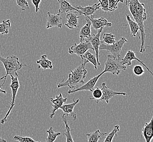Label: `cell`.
Here are the masks:
<instances>
[{
	"label": "cell",
	"mask_w": 153,
	"mask_h": 142,
	"mask_svg": "<svg viewBox=\"0 0 153 142\" xmlns=\"http://www.w3.org/2000/svg\"><path fill=\"white\" fill-rule=\"evenodd\" d=\"M86 23L82 27L79 33L80 42L84 40H89L92 36L91 35V22L87 17L85 16Z\"/></svg>",
	"instance_id": "17"
},
{
	"label": "cell",
	"mask_w": 153,
	"mask_h": 142,
	"mask_svg": "<svg viewBox=\"0 0 153 142\" xmlns=\"http://www.w3.org/2000/svg\"><path fill=\"white\" fill-rule=\"evenodd\" d=\"M0 61L3 64L6 72V75L0 78V80H4L1 87H3L6 83L7 76L10 75V77H18L17 72L22 69L24 66H29L27 65H24L19 61L18 57L16 55L8 56L6 58L0 55Z\"/></svg>",
	"instance_id": "3"
},
{
	"label": "cell",
	"mask_w": 153,
	"mask_h": 142,
	"mask_svg": "<svg viewBox=\"0 0 153 142\" xmlns=\"http://www.w3.org/2000/svg\"><path fill=\"white\" fill-rule=\"evenodd\" d=\"M102 74H104L101 72V73L98 74V75H96L95 77L89 79L86 83L84 84L83 85L80 86L76 89L69 90L68 91V93L71 94L80 91H90L91 92H92L93 90L94 89L95 84L97 83L99 78L100 77Z\"/></svg>",
	"instance_id": "9"
},
{
	"label": "cell",
	"mask_w": 153,
	"mask_h": 142,
	"mask_svg": "<svg viewBox=\"0 0 153 142\" xmlns=\"http://www.w3.org/2000/svg\"><path fill=\"white\" fill-rule=\"evenodd\" d=\"M134 60H136L138 61V62L141 63V64L147 69V71H148L150 74L153 76V72L150 71L146 65L144 64V62H142L140 59H138L137 58L134 52H133L132 50H128L126 54V55L123 58H122V57L120 58V61L123 66H125L127 67V66H130L132 65V61Z\"/></svg>",
	"instance_id": "10"
},
{
	"label": "cell",
	"mask_w": 153,
	"mask_h": 142,
	"mask_svg": "<svg viewBox=\"0 0 153 142\" xmlns=\"http://www.w3.org/2000/svg\"><path fill=\"white\" fill-rule=\"evenodd\" d=\"M11 26L9 19L3 20L0 24V34H6L9 33V28Z\"/></svg>",
	"instance_id": "27"
},
{
	"label": "cell",
	"mask_w": 153,
	"mask_h": 142,
	"mask_svg": "<svg viewBox=\"0 0 153 142\" xmlns=\"http://www.w3.org/2000/svg\"><path fill=\"white\" fill-rule=\"evenodd\" d=\"M92 94H93V97L90 98V99H95L97 101V102L98 103L99 100L101 99L102 95V92L101 88H100L99 87H96L92 91Z\"/></svg>",
	"instance_id": "30"
},
{
	"label": "cell",
	"mask_w": 153,
	"mask_h": 142,
	"mask_svg": "<svg viewBox=\"0 0 153 142\" xmlns=\"http://www.w3.org/2000/svg\"><path fill=\"white\" fill-rule=\"evenodd\" d=\"M13 139L19 142H43L36 141L31 137L26 136H15L13 137Z\"/></svg>",
	"instance_id": "31"
},
{
	"label": "cell",
	"mask_w": 153,
	"mask_h": 142,
	"mask_svg": "<svg viewBox=\"0 0 153 142\" xmlns=\"http://www.w3.org/2000/svg\"><path fill=\"white\" fill-rule=\"evenodd\" d=\"M107 135V133H101L100 130H97L93 132L87 133L86 136L88 138V142H98L99 139Z\"/></svg>",
	"instance_id": "23"
},
{
	"label": "cell",
	"mask_w": 153,
	"mask_h": 142,
	"mask_svg": "<svg viewBox=\"0 0 153 142\" xmlns=\"http://www.w3.org/2000/svg\"><path fill=\"white\" fill-rule=\"evenodd\" d=\"M101 89L102 92V95L101 99L99 100V101L106 102L107 103H108L110 99L114 96H118V95H123V96L127 95V93L124 92H117V91H113L112 89L109 88L106 86V83H102L101 85Z\"/></svg>",
	"instance_id": "8"
},
{
	"label": "cell",
	"mask_w": 153,
	"mask_h": 142,
	"mask_svg": "<svg viewBox=\"0 0 153 142\" xmlns=\"http://www.w3.org/2000/svg\"><path fill=\"white\" fill-rule=\"evenodd\" d=\"M134 73L137 76H140L144 73L143 68L140 65H136L132 69Z\"/></svg>",
	"instance_id": "34"
},
{
	"label": "cell",
	"mask_w": 153,
	"mask_h": 142,
	"mask_svg": "<svg viewBox=\"0 0 153 142\" xmlns=\"http://www.w3.org/2000/svg\"><path fill=\"white\" fill-rule=\"evenodd\" d=\"M82 61V63L80 66L74 70H71L67 80L58 84V88L68 87L71 90H75L85 83L84 79L86 77V74L87 73L86 65L89 62L85 59H83Z\"/></svg>",
	"instance_id": "2"
},
{
	"label": "cell",
	"mask_w": 153,
	"mask_h": 142,
	"mask_svg": "<svg viewBox=\"0 0 153 142\" xmlns=\"http://www.w3.org/2000/svg\"><path fill=\"white\" fill-rule=\"evenodd\" d=\"M108 10L109 12H113L118 9L117 4L120 2L119 0H108Z\"/></svg>",
	"instance_id": "33"
},
{
	"label": "cell",
	"mask_w": 153,
	"mask_h": 142,
	"mask_svg": "<svg viewBox=\"0 0 153 142\" xmlns=\"http://www.w3.org/2000/svg\"><path fill=\"white\" fill-rule=\"evenodd\" d=\"M36 62L37 64L40 65V66H39V68L41 67L44 70H52L53 68L52 62L48 59L46 54H43L41 56V58L39 60H37Z\"/></svg>",
	"instance_id": "22"
},
{
	"label": "cell",
	"mask_w": 153,
	"mask_h": 142,
	"mask_svg": "<svg viewBox=\"0 0 153 142\" xmlns=\"http://www.w3.org/2000/svg\"><path fill=\"white\" fill-rule=\"evenodd\" d=\"M126 5L128 7L135 22L137 23L140 27L141 36V48L140 52L141 53H144L146 50V31L144 29V22L147 19L144 4L140 3L139 0H126Z\"/></svg>",
	"instance_id": "1"
},
{
	"label": "cell",
	"mask_w": 153,
	"mask_h": 142,
	"mask_svg": "<svg viewBox=\"0 0 153 142\" xmlns=\"http://www.w3.org/2000/svg\"><path fill=\"white\" fill-rule=\"evenodd\" d=\"M79 13H73L69 12L67 13L66 15V22L65 25L70 29H73L74 28H78L79 27L78 19L80 16L78 15Z\"/></svg>",
	"instance_id": "16"
},
{
	"label": "cell",
	"mask_w": 153,
	"mask_h": 142,
	"mask_svg": "<svg viewBox=\"0 0 153 142\" xmlns=\"http://www.w3.org/2000/svg\"><path fill=\"white\" fill-rule=\"evenodd\" d=\"M86 17H87L90 20L93 28L96 30H98L101 28H104L105 26L110 27L112 25V24L111 22H108L104 17L95 19L94 18L93 15Z\"/></svg>",
	"instance_id": "13"
},
{
	"label": "cell",
	"mask_w": 153,
	"mask_h": 142,
	"mask_svg": "<svg viewBox=\"0 0 153 142\" xmlns=\"http://www.w3.org/2000/svg\"><path fill=\"white\" fill-rule=\"evenodd\" d=\"M48 18H47V24L46 28L58 27L61 28L62 26V18L60 15L58 14H52L50 12L47 13Z\"/></svg>",
	"instance_id": "12"
},
{
	"label": "cell",
	"mask_w": 153,
	"mask_h": 142,
	"mask_svg": "<svg viewBox=\"0 0 153 142\" xmlns=\"http://www.w3.org/2000/svg\"><path fill=\"white\" fill-rule=\"evenodd\" d=\"M121 57L116 58L112 55H108L107 60L104 64L105 70L102 73L104 74L105 73L110 72L113 75H119L121 70H126V66H123L120 61Z\"/></svg>",
	"instance_id": "4"
},
{
	"label": "cell",
	"mask_w": 153,
	"mask_h": 142,
	"mask_svg": "<svg viewBox=\"0 0 153 142\" xmlns=\"http://www.w3.org/2000/svg\"><path fill=\"white\" fill-rule=\"evenodd\" d=\"M83 59H86L89 62L92 63V64L94 66L95 70H97L98 63H97V59H96L95 55H94V54H93L91 52H89V51H87L83 55Z\"/></svg>",
	"instance_id": "26"
},
{
	"label": "cell",
	"mask_w": 153,
	"mask_h": 142,
	"mask_svg": "<svg viewBox=\"0 0 153 142\" xmlns=\"http://www.w3.org/2000/svg\"><path fill=\"white\" fill-rule=\"evenodd\" d=\"M102 30H103V28H101L99 30H98V33L97 34H93L90 38V39L89 40L93 46V50H94L95 52V57L97 59L98 65L100 66V69H101V64L99 62V52L100 46L102 43V42L100 40V34L102 31Z\"/></svg>",
	"instance_id": "11"
},
{
	"label": "cell",
	"mask_w": 153,
	"mask_h": 142,
	"mask_svg": "<svg viewBox=\"0 0 153 142\" xmlns=\"http://www.w3.org/2000/svg\"><path fill=\"white\" fill-rule=\"evenodd\" d=\"M119 1L120 2H122V3H123L124 2V0H119Z\"/></svg>",
	"instance_id": "39"
},
{
	"label": "cell",
	"mask_w": 153,
	"mask_h": 142,
	"mask_svg": "<svg viewBox=\"0 0 153 142\" xmlns=\"http://www.w3.org/2000/svg\"><path fill=\"white\" fill-rule=\"evenodd\" d=\"M79 101L80 99H77L76 101H74L73 103L65 104L62 105L60 108L62 111H63V114L62 117H63L65 116H70L73 119V120H76L77 119V115L74 111V109Z\"/></svg>",
	"instance_id": "15"
},
{
	"label": "cell",
	"mask_w": 153,
	"mask_h": 142,
	"mask_svg": "<svg viewBox=\"0 0 153 142\" xmlns=\"http://www.w3.org/2000/svg\"><path fill=\"white\" fill-rule=\"evenodd\" d=\"M0 93H4V94H6L7 93L6 90H4L2 89L1 85H0Z\"/></svg>",
	"instance_id": "37"
},
{
	"label": "cell",
	"mask_w": 153,
	"mask_h": 142,
	"mask_svg": "<svg viewBox=\"0 0 153 142\" xmlns=\"http://www.w3.org/2000/svg\"><path fill=\"white\" fill-rule=\"evenodd\" d=\"M118 131H120V126L116 125L114 126L113 130L110 133L107 134L104 142H112L114 137L117 136V133Z\"/></svg>",
	"instance_id": "29"
},
{
	"label": "cell",
	"mask_w": 153,
	"mask_h": 142,
	"mask_svg": "<svg viewBox=\"0 0 153 142\" xmlns=\"http://www.w3.org/2000/svg\"><path fill=\"white\" fill-rule=\"evenodd\" d=\"M142 137L146 140V142H151L153 139V116L149 123L144 124L142 131Z\"/></svg>",
	"instance_id": "18"
},
{
	"label": "cell",
	"mask_w": 153,
	"mask_h": 142,
	"mask_svg": "<svg viewBox=\"0 0 153 142\" xmlns=\"http://www.w3.org/2000/svg\"><path fill=\"white\" fill-rule=\"evenodd\" d=\"M11 80L12 82L10 85V87L12 90V102H10V105L9 107V109L8 111L7 112L6 114L5 117L3 118L1 121V124H4L5 123H6L7 120V117L9 116L10 111H12L13 108L15 105V102H16V99L17 93L18 92V90L20 87V83L19 81L18 77H11Z\"/></svg>",
	"instance_id": "6"
},
{
	"label": "cell",
	"mask_w": 153,
	"mask_h": 142,
	"mask_svg": "<svg viewBox=\"0 0 153 142\" xmlns=\"http://www.w3.org/2000/svg\"><path fill=\"white\" fill-rule=\"evenodd\" d=\"M0 142H7V141L2 137H0Z\"/></svg>",
	"instance_id": "38"
},
{
	"label": "cell",
	"mask_w": 153,
	"mask_h": 142,
	"mask_svg": "<svg viewBox=\"0 0 153 142\" xmlns=\"http://www.w3.org/2000/svg\"><path fill=\"white\" fill-rule=\"evenodd\" d=\"M16 4L22 10L29 9V6L27 0H16Z\"/></svg>",
	"instance_id": "32"
},
{
	"label": "cell",
	"mask_w": 153,
	"mask_h": 142,
	"mask_svg": "<svg viewBox=\"0 0 153 142\" xmlns=\"http://www.w3.org/2000/svg\"><path fill=\"white\" fill-rule=\"evenodd\" d=\"M100 8L104 12H109L108 10V0H99Z\"/></svg>",
	"instance_id": "35"
},
{
	"label": "cell",
	"mask_w": 153,
	"mask_h": 142,
	"mask_svg": "<svg viewBox=\"0 0 153 142\" xmlns=\"http://www.w3.org/2000/svg\"><path fill=\"white\" fill-rule=\"evenodd\" d=\"M62 117L63 122L65 123V131L63 133V135L66 138V142H74L73 137L71 134V131H73V130L71 129L69 123H68L67 119H66L65 117Z\"/></svg>",
	"instance_id": "24"
},
{
	"label": "cell",
	"mask_w": 153,
	"mask_h": 142,
	"mask_svg": "<svg viewBox=\"0 0 153 142\" xmlns=\"http://www.w3.org/2000/svg\"><path fill=\"white\" fill-rule=\"evenodd\" d=\"M42 2V0H32V2L35 7L36 12L38 13L39 10V5Z\"/></svg>",
	"instance_id": "36"
},
{
	"label": "cell",
	"mask_w": 153,
	"mask_h": 142,
	"mask_svg": "<svg viewBox=\"0 0 153 142\" xmlns=\"http://www.w3.org/2000/svg\"><path fill=\"white\" fill-rule=\"evenodd\" d=\"M50 101L52 103V108L51 113L50 114V117L51 119H52L53 116L55 114L56 111L58 110L61 107L63 104L67 102V98H64L62 93H59L58 95H57L55 99L50 98Z\"/></svg>",
	"instance_id": "14"
},
{
	"label": "cell",
	"mask_w": 153,
	"mask_h": 142,
	"mask_svg": "<svg viewBox=\"0 0 153 142\" xmlns=\"http://www.w3.org/2000/svg\"><path fill=\"white\" fill-rule=\"evenodd\" d=\"M76 9H79L81 12V14H83L85 16H93L94 13L98 10L100 9V4L96 3L92 5H89L87 6L82 7L81 6L75 7Z\"/></svg>",
	"instance_id": "19"
},
{
	"label": "cell",
	"mask_w": 153,
	"mask_h": 142,
	"mask_svg": "<svg viewBox=\"0 0 153 142\" xmlns=\"http://www.w3.org/2000/svg\"><path fill=\"white\" fill-rule=\"evenodd\" d=\"M58 3L59 4V8L58 9V15H61L63 13L71 12L75 10L76 12L81 14L80 10L76 9L75 7H74L71 6V3H69L67 0H58Z\"/></svg>",
	"instance_id": "20"
},
{
	"label": "cell",
	"mask_w": 153,
	"mask_h": 142,
	"mask_svg": "<svg viewBox=\"0 0 153 142\" xmlns=\"http://www.w3.org/2000/svg\"><path fill=\"white\" fill-rule=\"evenodd\" d=\"M128 42V40L125 37H122L118 41H117L112 44H106L105 43L101 44L99 47V50H105L109 52L116 58L121 57L120 55L124 44Z\"/></svg>",
	"instance_id": "5"
},
{
	"label": "cell",
	"mask_w": 153,
	"mask_h": 142,
	"mask_svg": "<svg viewBox=\"0 0 153 142\" xmlns=\"http://www.w3.org/2000/svg\"><path fill=\"white\" fill-rule=\"evenodd\" d=\"M46 133H48V136L46 138V142H55L57 137L61 135V132H55L52 127H50L49 130H46Z\"/></svg>",
	"instance_id": "25"
},
{
	"label": "cell",
	"mask_w": 153,
	"mask_h": 142,
	"mask_svg": "<svg viewBox=\"0 0 153 142\" xmlns=\"http://www.w3.org/2000/svg\"><path fill=\"white\" fill-rule=\"evenodd\" d=\"M115 37V35L111 33H105L103 35L102 40L101 42L102 43L106 44H112L116 42Z\"/></svg>",
	"instance_id": "28"
},
{
	"label": "cell",
	"mask_w": 153,
	"mask_h": 142,
	"mask_svg": "<svg viewBox=\"0 0 153 142\" xmlns=\"http://www.w3.org/2000/svg\"><path fill=\"white\" fill-rule=\"evenodd\" d=\"M89 49L93 50V46L89 40H84L80 42V44H74L69 48L68 53L70 54H76L82 59L83 55Z\"/></svg>",
	"instance_id": "7"
},
{
	"label": "cell",
	"mask_w": 153,
	"mask_h": 142,
	"mask_svg": "<svg viewBox=\"0 0 153 142\" xmlns=\"http://www.w3.org/2000/svg\"><path fill=\"white\" fill-rule=\"evenodd\" d=\"M126 17L127 21L128 22V25L130 26L132 36L133 37H136L137 35H138V38H140V40H141V36L138 34V31L140 30V27L138 25L137 23L135 21L132 20L130 18V16L129 15H126Z\"/></svg>",
	"instance_id": "21"
}]
</instances>
